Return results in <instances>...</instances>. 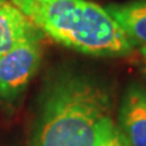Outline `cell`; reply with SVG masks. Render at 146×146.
<instances>
[{"instance_id":"cell-5","label":"cell","mask_w":146,"mask_h":146,"mask_svg":"<svg viewBox=\"0 0 146 146\" xmlns=\"http://www.w3.org/2000/svg\"><path fill=\"white\" fill-rule=\"evenodd\" d=\"M40 32L10 0H0V55L29 39H39Z\"/></svg>"},{"instance_id":"cell-6","label":"cell","mask_w":146,"mask_h":146,"mask_svg":"<svg viewBox=\"0 0 146 146\" xmlns=\"http://www.w3.org/2000/svg\"><path fill=\"white\" fill-rule=\"evenodd\" d=\"M106 10L128 38L146 46V0L115 4Z\"/></svg>"},{"instance_id":"cell-1","label":"cell","mask_w":146,"mask_h":146,"mask_svg":"<svg viewBox=\"0 0 146 146\" xmlns=\"http://www.w3.org/2000/svg\"><path fill=\"white\" fill-rule=\"evenodd\" d=\"M111 117V98L98 82L67 76L44 95L34 146H95L101 124Z\"/></svg>"},{"instance_id":"cell-9","label":"cell","mask_w":146,"mask_h":146,"mask_svg":"<svg viewBox=\"0 0 146 146\" xmlns=\"http://www.w3.org/2000/svg\"><path fill=\"white\" fill-rule=\"evenodd\" d=\"M40 1H51V0H40Z\"/></svg>"},{"instance_id":"cell-2","label":"cell","mask_w":146,"mask_h":146,"mask_svg":"<svg viewBox=\"0 0 146 146\" xmlns=\"http://www.w3.org/2000/svg\"><path fill=\"white\" fill-rule=\"evenodd\" d=\"M36 28L80 52L122 56L133 49L106 9L86 0H10Z\"/></svg>"},{"instance_id":"cell-4","label":"cell","mask_w":146,"mask_h":146,"mask_svg":"<svg viewBox=\"0 0 146 146\" xmlns=\"http://www.w3.org/2000/svg\"><path fill=\"white\" fill-rule=\"evenodd\" d=\"M118 122L129 146H146V90L133 84L122 99Z\"/></svg>"},{"instance_id":"cell-7","label":"cell","mask_w":146,"mask_h":146,"mask_svg":"<svg viewBox=\"0 0 146 146\" xmlns=\"http://www.w3.org/2000/svg\"><path fill=\"white\" fill-rule=\"evenodd\" d=\"M95 146H129L121 133V130L113 124L112 118L110 117L105 121L99 129L95 141Z\"/></svg>"},{"instance_id":"cell-8","label":"cell","mask_w":146,"mask_h":146,"mask_svg":"<svg viewBox=\"0 0 146 146\" xmlns=\"http://www.w3.org/2000/svg\"><path fill=\"white\" fill-rule=\"evenodd\" d=\"M141 52H143L144 55V58H145V68H146V46L143 48V50H141Z\"/></svg>"},{"instance_id":"cell-3","label":"cell","mask_w":146,"mask_h":146,"mask_svg":"<svg viewBox=\"0 0 146 146\" xmlns=\"http://www.w3.org/2000/svg\"><path fill=\"white\" fill-rule=\"evenodd\" d=\"M40 60L39 39L26 40L0 55V98H16L35 74Z\"/></svg>"}]
</instances>
